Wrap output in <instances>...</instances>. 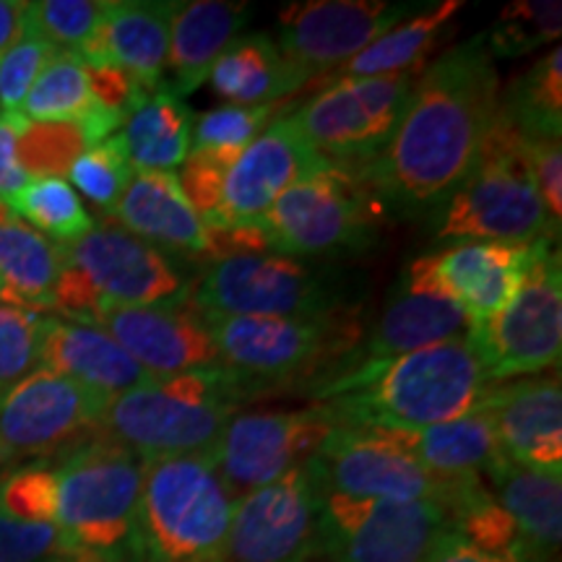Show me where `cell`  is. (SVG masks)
<instances>
[{
	"mask_svg": "<svg viewBox=\"0 0 562 562\" xmlns=\"http://www.w3.org/2000/svg\"><path fill=\"white\" fill-rule=\"evenodd\" d=\"M501 108V79L484 32L422 68L396 131L357 172L381 209L430 214L467 180Z\"/></svg>",
	"mask_w": 562,
	"mask_h": 562,
	"instance_id": "1",
	"label": "cell"
},
{
	"mask_svg": "<svg viewBox=\"0 0 562 562\" xmlns=\"http://www.w3.org/2000/svg\"><path fill=\"white\" fill-rule=\"evenodd\" d=\"M91 323L104 328L151 378L222 368L206 321L193 302L172 307H108Z\"/></svg>",
	"mask_w": 562,
	"mask_h": 562,
	"instance_id": "21",
	"label": "cell"
},
{
	"mask_svg": "<svg viewBox=\"0 0 562 562\" xmlns=\"http://www.w3.org/2000/svg\"><path fill=\"white\" fill-rule=\"evenodd\" d=\"M336 430L339 425L318 404L294 412H240L222 435L216 469L229 495L240 501L311 461Z\"/></svg>",
	"mask_w": 562,
	"mask_h": 562,
	"instance_id": "18",
	"label": "cell"
},
{
	"mask_svg": "<svg viewBox=\"0 0 562 562\" xmlns=\"http://www.w3.org/2000/svg\"><path fill=\"white\" fill-rule=\"evenodd\" d=\"M461 9V0L430 3L425 11L414 13V16L385 32L381 40L372 42L368 50L355 55L334 74H328V81L375 79V76H393L402 74V70L427 66V53L438 45V40L448 32Z\"/></svg>",
	"mask_w": 562,
	"mask_h": 562,
	"instance_id": "33",
	"label": "cell"
},
{
	"mask_svg": "<svg viewBox=\"0 0 562 562\" xmlns=\"http://www.w3.org/2000/svg\"><path fill=\"white\" fill-rule=\"evenodd\" d=\"M0 302H3V284H0Z\"/></svg>",
	"mask_w": 562,
	"mask_h": 562,
	"instance_id": "49",
	"label": "cell"
},
{
	"mask_svg": "<svg viewBox=\"0 0 562 562\" xmlns=\"http://www.w3.org/2000/svg\"><path fill=\"white\" fill-rule=\"evenodd\" d=\"M248 3L227 0H178L170 19V55H167L165 87L186 100L209 81L211 68L222 53L250 24Z\"/></svg>",
	"mask_w": 562,
	"mask_h": 562,
	"instance_id": "27",
	"label": "cell"
},
{
	"mask_svg": "<svg viewBox=\"0 0 562 562\" xmlns=\"http://www.w3.org/2000/svg\"><path fill=\"white\" fill-rule=\"evenodd\" d=\"M277 112L273 104L243 108V104H222V108L203 112L195 117L191 154L220 159L222 165H232L240 151L266 131L271 115Z\"/></svg>",
	"mask_w": 562,
	"mask_h": 562,
	"instance_id": "38",
	"label": "cell"
},
{
	"mask_svg": "<svg viewBox=\"0 0 562 562\" xmlns=\"http://www.w3.org/2000/svg\"><path fill=\"white\" fill-rule=\"evenodd\" d=\"M175 0H110L108 13L76 50L89 68H115L154 91L165 83Z\"/></svg>",
	"mask_w": 562,
	"mask_h": 562,
	"instance_id": "24",
	"label": "cell"
},
{
	"mask_svg": "<svg viewBox=\"0 0 562 562\" xmlns=\"http://www.w3.org/2000/svg\"><path fill=\"white\" fill-rule=\"evenodd\" d=\"M201 315L222 368L248 381L258 396L284 385L326 383L357 362L364 341L360 307L307 321Z\"/></svg>",
	"mask_w": 562,
	"mask_h": 562,
	"instance_id": "6",
	"label": "cell"
},
{
	"mask_svg": "<svg viewBox=\"0 0 562 562\" xmlns=\"http://www.w3.org/2000/svg\"><path fill=\"white\" fill-rule=\"evenodd\" d=\"M55 47L24 32L16 45L0 58V115L19 117L26 94L37 81L42 68L55 58Z\"/></svg>",
	"mask_w": 562,
	"mask_h": 562,
	"instance_id": "43",
	"label": "cell"
},
{
	"mask_svg": "<svg viewBox=\"0 0 562 562\" xmlns=\"http://www.w3.org/2000/svg\"><path fill=\"white\" fill-rule=\"evenodd\" d=\"M26 125H30V121L24 115H0V216L11 214L9 209L13 199L32 180V175L26 172L19 157V138L26 131Z\"/></svg>",
	"mask_w": 562,
	"mask_h": 562,
	"instance_id": "46",
	"label": "cell"
},
{
	"mask_svg": "<svg viewBox=\"0 0 562 562\" xmlns=\"http://www.w3.org/2000/svg\"><path fill=\"white\" fill-rule=\"evenodd\" d=\"M430 3H385V0H307L279 11L277 45L284 60L305 81L334 74L368 50L385 32Z\"/></svg>",
	"mask_w": 562,
	"mask_h": 562,
	"instance_id": "16",
	"label": "cell"
},
{
	"mask_svg": "<svg viewBox=\"0 0 562 562\" xmlns=\"http://www.w3.org/2000/svg\"><path fill=\"white\" fill-rule=\"evenodd\" d=\"M40 318L0 302V396L40 368Z\"/></svg>",
	"mask_w": 562,
	"mask_h": 562,
	"instance_id": "41",
	"label": "cell"
},
{
	"mask_svg": "<svg viewBox=\"0 0 562 562\" xmlns=\"http://www.w3.org/2000/svg\"><path fill=\"white\" fill-rule=\"evenodd\" d=\"M323 492L385 501H435L451 508L467 480H440L422 463L364 430L339 427L311 459Z\"/></svg>",
	"mask_w": 562,
	"mask_h": 562,
	"instance_id": "19",
	"label": "cell"
},
{
	"mask_svg": "<svg viewBox=\"0 0 562 562\" xmlns=\"http://www.w3.org/2000/svg\"><path fill=\"white\" fill-rule=\"evenodd\" d=\"M432 240L456 243H505L533 245L558 243L560 232L533 186L524 138L503 108L484 140L480 159L456 191L430 211Z\"/></svg>",
	"mask_w": 562,
	"mask_h": 562,
	"instance_id": "7",
	"label": "cell"
},
{
	"mask_svg": "<svg viewBox=\"0 0 562 562\" xmlns=\"http://www.w3.org/2000/svg\"><path fill=\"white\" fill-rule=\"evenodd\" d=\"M425 562H529V558H526L524 550H484V547H476L467 537H461L459 531L451 529L442 533Z\"/></svg>",
	"mask_w": 562,
	"mask_h": 562,
	"instance_id": "47",
	"label": "cell"
},
{
	"mask_svg": "<svg viewBox=\"0 0 562 562\" xmlns=\"http://www.w3.org/2000/svg\"><path fill=\"white\" fill-rule=\"evenodd\" d=\"M472 326L469 315L435 284L425 256H419L393 284L381 318L364 334L357 362L391 360L406 351L461 339Z\"/></svg>",
	"mask_w": 562,
	"mask_h": 562,
	"instance_id": "22",
	"label": "cell"
},
{
	"mask_svg": "<svg viewBox=\"0 0 562 562\" xmlns=\"http://www.w3.org/2000/svg\"><path fill=\"white\" fill-rule=\"evenodd\" d=\"M323 490L311 461L248 492L232 510L227 562H313L321 558Z\"/></svg>",
	"mask_w": 562,
	"mask_h": 562,
	"instance_id": "15",
	"label": "cell"
},
{
	"mask_svg": "<svg viewBox=\"0 0 562 562\" xmlns=\"http://www.w3.org/2000/svg\"><path fill=\"white\" fill-rule=\"evenodd\" d=\"M110 398L37 368L0 396V463L53 459L94 438Z\"/></svg>",
	"mask_w": 562,
	"mask_h": 562,
	"instance_id": "14",
	"label": "cell"
},
{
	"mask_svg": "<svg viewBox=\"0 0 562 562\" xmlns=\"http://www.w3.org/2000/svg\"><path fill=\"white\" fill-rule=\"evenodd\" d=\"M100 108L89 66L76 53H55L26 94L21 115L42 125H79Z\"/></svg>",
	"mask_w": 562,
	"mask_h": 562,
	"instance_id": "34",
	"label": "cell"
},
{
	"mask_svg": "<svg viewBox=\"0 0 562 562\" xmlns=\"http://www.w3.org/2000/svg\"><path fill=\"white\" fill-rule=\"evenodd\" d=\"M195 112L165 87L149 91L125 117L121 138L136 172H178L191 154Z\"/></svg>",
	"mask_w": 562,
	"mask_h": 562,
	"instance_id": "31",
	"label": "cell"
},
{
	"mask_svg": "<svg viewBox=\"0 0 562 562\" xmlns=\"http://www.w3.org/2000/svg\"><path fill=\"white\" fill-rule=\"evenodd\" d=\"M83 149H89L79 125H42L30 123L19 138L21 165L30 175H58L68 172V165Z\"/></svg>",
	"mask_w": 562,
	"mask_h": 562,
	"instance_id": "42",
	"label": "cell"
},
{
	"mask_svg": "<svg viewBox=\"0 0 562 562\" xmlns=\"http://www.w3.org/2000/svg\"><path fill=\"white\" fill-rule=\"evenodd\" d=\"M60 273L58 245L26 227L16 216H0V284L3 305L21 311H50Z\"/></svg>",
	"mask_w": 562,
	"mask_h": 562,
	"instance_id": "32",
	"label": "cell"
},
{
	"mask_svg": "<svg viewBox=\"0 0 562 562\" xmlns=\"http://www.w3.org/2000/svg\"><path fill=\"white\" fill-rule=\"evenodd\" d=\"M211 87L227 104H277L305 87V79L281 55L271 34H240L209 74Z\"/></svg>",
	"mask_w": 562,
	"mask_h": 562,
	"instance_id": "30",
	"label": "cell"
},
{
	"mask_svg": "<svg viewBox=\"0 0 562 562\" xmlns=\"http://www.w3.org/2000/svg\"><path fill=\"white\" fill-rule=\"evenodd\" d=\"M110 0H37L26 3L24 32L58 53H76L108 13Z\"/></svg>",
	"mask_w": 562,
	"mask_h": 562,
	"instance_id": "40",
	"label": "cell"
},
{
	"mask_svg": "<svg viewBox=\"0 0 562 562\" xmlns=\"http://www.w3.org/2000/svg\"><path fill=\"white\" fill-rule=\"evenodd\" d=\"M402 448L427 472L440 480H467V476H484L503 461L501 442L495 438L487 414L476 409L467 417L442 422V425L422 427V430H383L372 427L364 430Z\"/></svg>",
	"mask_w": 562,
	"mask_h": 562,
	"instance_id": "28",
	"label": "cell"
},
{
	"mask_svg": "<svg viewBox=\"0 0 562 562\" xmlns=\"http://www.w3.org/2000/svg\"><path fill=\"white\" fill-rule=\"evenodd\" d=\"M37 357L40 368L87 385L104 398H115L157 381L104 328L63 315L40 318Z\"/></svg>",
	"mask_w": 562,
	"mask_h": 562,
	"instance_id": "26",
	"label": "cell"
},
{
	"mask_svg": "<svg viewBox=\"0 0 562 562\" xmlns=\"http://www.w3.org/2000/svg\"><path fill=\"white\" fill-rule=\"evenodd\" d=\"M451 529V513L435 501L323 492L321 558L328 562H425Z\"/></svg>",
	"mask_w": 562,
	"mask_h": 562,
	"instance_id": "13",
	"label": "cell"
},
{
	"mask_svg": "<svg viewBox=\"0 0 562 562\" xmlns=\"http://www.w3.org/2000/svg\"><path fill=\"white\" fill-rule=\"evenodd\" d=\"M490 385L467 334L391 360L357 362L307 396L347 430H422L474 414Z\"/></svg>",
	"mask_w": 562,
	"mask_h": 562,
	"instance_id": "2",
	"label": "cell"
},
{
	"mask_svg": "<svg viewBox=\"0 0 562 562\" xmlns=\"http://www.w3.org/2000/svg\"><path fill=\"white\" fill-rule=\"evenodd\" d=\"M495 501L508 513L529 562L558 560L562 539V476L533 472L508 459L490 469Z\"/></svg>",
	"mask_w": 562,
	"mask_h": 562,
	"instance_id": "29",
	"label": "cell"
},
{
	"mask_svg": "<svg viewBox=\"0 0 562 562\" xmlns=\"http://www.w3.org/2000/svg\"><path fill=\"white\" fill-rule=\"evenodd\" d=\"M560 243L539 250L521 290L495 318L474 323L469 341L492 383L518 381L560 370L562 355V263Z\"/></svg>",
	"mask_w": 562,
	"mask_h": 562,
	"instance_id": "12",
	"label": "cell"
},
{
	"mask_svg": "<svg viewBox=\"0 0 562 562\" xmlns=\"http://www.w3.org/2000/svg\"><path fill=\"white\" fill-rule=\"evenodd\" d=\"M0 562H79L60 531L0 510Z\"/></svg>",
	"mask_w": 562,
	"mask_h": 562,
	"instance_id": "44",
	"label": "cell"
},
{
	"mask_svg": "<svg viewBox=\"0 0 562 562\" xmlns=\"http://www.w3.org/2000/svg\"><path fill=\"white\" fill-rule=\"evenodd\" d=\"M422 68L328 81L292 117L328 165L357 175L389 144Z\"/></svg>",
	"mask_w": 562,
	"mask_h": 562,
	"instance_id": "11",
	"label": "cell"
},
{
	"mask_svg": "<svg viewBox=\"0 0 562 562\" xmlns=\"http://www.w3.org/2000/svg\"><path fill=\"white\" fill-rule=\"evenodd\" d=\"M501 108L524 136H562V50L554 47L508 91Z\"/></svg>",
	"mask_w": 562,
	"mask_h": 562,
	"instance_id": "36",
	"label": "cell"
},
{
	"mask_svg": "<svg viewBox=\"0 0 562 562\" xmlns=\"http://www.w3.org/2000/svg\"><path fill=\"white\" fill-rule=\"evenodd\" d=\"M480 412L487 414L505 459L533 472L562 476L560 370L492 383Z\"/></svg>",
	"mask_w": 562,
	"mask_h": 562,
	"instance_id": "20",
	"label": "cell"
},
{
	"mask_svg": "<svg viewBox=\"0 0 562 562\" xmlns=\"http://www.w3.org/2000/svg\"><path fill=\"white\" fill-rule=\"evenodd\" d=\"M9 211L55 245L76 243L97 224L74 186L58 175H32Z\"/></svg>",
	"mask_w": 562,
	"mask_h": 562,
	"instance_id": "35",
	"label": "cell"
},
{
	"mask_svg": "<svg viewBox=\"0 0 562 562\" xmlns=\"http://www.w3.org/2000/svg\"><path fill=\"white\" fill-rule=\"evenodd\" d=\"M45 463L50 472V526L70 552L79 562H133L146 463L100 435Z\"/></svg>",
	"mask_w": 562,
	"mask_h": 562,
	"instance_id": "5",
	"label": "cell"
},
{
	"mask_svg": "<svg viewBox=\"0 0 562 562\" xmlns=\"http://www.w3.org/2000/svg\"><path fill=\"white\" fill-rule=\"evenodd\" d=\"M562 34V5L558 0H516L505 5L495 24L484 32L492 58H524L552 45Z\"/></svg>",
	"mask_w": 562,
	"mask_h": 562,
	"instance_id": "37",
	"label": "cell"
},
{
	"mask_svg": "<svg viewBox=\"0 0 562 562\" xmlns=\"http://www.w3.org/2000/svg\"><path fill=\"white\" fill-rule=\"evenodd\" d=\"M191 302L201 313L237 318H326L360 307L334 266L281 252H237L203 263Z\"/></svg>",
	"mask_w": 562,
	"mask_h": 562,
	"instance_id": "9",
	"label": "cell"
},
{
	"mask_svg": "<svg viewBox=\"0 0 562 562\" xmlns=\"http://www.w3.org/2000/svg\"><path fill=\"white\" fill-rule=\"evenodd\" d=\"M375 199L368 186L341 167H323L281 193L258 232L281 256L323 261L368 250L378 235Z\"/></svg>",
	"mask_w": 562,
	"mask_h": 562,
	"instance_id": "10",
	"label": "cell"
},
{
	"mask_svg": "<svg viewBox=\"0 0 562 562\" xmlns=\"http://www.w3.org/2000/svg\"><path fill=\"white\" fill-rule=\"evenodd\" d=\"M110 216L154 248L193 263L214 261V229L188 201L178 172H136Z\"/></svg>",
	"mask_w": 562,
	"mask_h": 562,
	"instance_id": "25",
	"label": "cell"
},
{
	"mask_svg": "<svg viewBox=\"0 0 562 562\" xmlns=\"http://www.w3.org/2000/svg\"><path fill=\"white\" fill-rule=\"evenodd\" d=\"M550 240L533 245L456 243L427 252L430 277L472 323L495 318L521 290L539 250Z\"/></svg>",
	"mask_w": 562,
	"mask_h": 562,
	"instance_id": "23",
	"label": "cell"
},
{
	"mask_svg": "<svg viewBox=\"0 0 562 562\" xmlns=\"http://www.w3.org/2000/svg\"><path fill=\"white\" fill-rule=\"evenodd\" d=\"M256 396L258 391L248 381L224 368L157 378L110 398L97 435L144 463L216 456L232 417Z\"/></svg>",
	"mask_w": 562,
	"mask_h": 562,
	"instance_id": "3",
	"label": "cell"
},
{
	"mask_svg": "<svg viewBox=\"0 0 562 562\" xmlns=\"http://www.w3.org/2000/svg\"><path fill=\"white\" fill-rule=\"evenodd\" d=\"M66 175L74 182V191L87 195L102 214H112L136 170H133L121 133H115V136L83 149L70 161Z\"/></svg>",
	"mask_w": 562,
	"mask_h": 562,
	"instance_id": "39",
	"label": "cell"
},
{
	"mask_svg": "<svg viewBox=\"0 0 562 562\" xmlns=\"http://www.w3.org/2000/svg\"><path fill=\"white\" fill-rule=\"evenodd\" d=\"M323 167L328 161L313 149L297 121L292 115L277 117L224 170L214 206L203 222L224 232L258 229L281 193Z\"/></svg>",
	"mask_w": 562,
	"mask_h": 562,
	"instance_id": "17",
	"label": "cell"
},
{
	"mask_svg": "<svg viewBox=\"0 0 562 562\" xmlns=\"http://www.w3.org/2000/svg\"><path fill=\"white\" fill-rule=\"evenodd\" d=\"M53 311L91 323L108 307H172L191 302L193 261L154 248L115 222H97L76 243L58 245Z\"/></svg>",
	"mask_w": 562,
	"mask_h": 562,
	"instance_id": "4",
	"label": "cell"
},
{
	"mask_svg": "<svg viewBox=\"0 0 562 562\" xmlns=\"http://www.w3.org/2000/svg\"><path fill=\"white\" fill-rule=\"evenodd\" d=\"M521 133V131H518ZM524 154L552 227H562V149L560 136H524Z\"/></svg>",
	"mask_w": 562,
	"mask_h": 562,
	"instance_id": "45",
	"label": "cell"
},
{
	"mask_svg": "<svg viewBox=\"0 0 562 562\" xmlns=\"http://www.w3.org/2000/svg\"><path fill=\"white\" fill-rule=\"evenodd\" d=\"M24 11L26 3H21V0H0V58L24 34Z\"/></svg>",
	"mask_w": 562,
	"mask_h": 562,
	"instance_id": "48",
	"label": "cell"
},
{
	"mask_svg": "<svg viewBox=\"0 0 562 562\" xmlns=\"http://www.w3.org/2000/svg\"><path fill=\"white\" fill-rule=\"evenodd\" d=\"M235 510L216 456H180L144 467L133 562H227Z\"/></svg>",
	"mask_w": 562,
	"mask_h": 562,
	"instance_id": "8",
	"label": "cell"
}]
</instances>
